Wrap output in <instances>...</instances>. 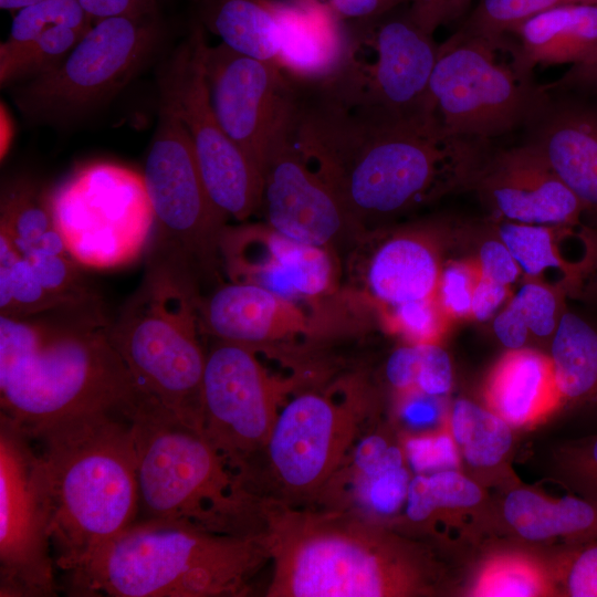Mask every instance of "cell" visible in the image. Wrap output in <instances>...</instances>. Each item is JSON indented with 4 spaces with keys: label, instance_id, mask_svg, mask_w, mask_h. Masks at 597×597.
<instances>
[{
    "label": "cell",
    "instance_id": "obj_1",
    "mask_svg": "<svg viewBox=\"0 0 597 597\" xmlns=\"http://www.w3.org/2000/svg\"><path fill=\"white\" fill-rule=\"evenodd\" d=\"M293 134L311 165L366 229L472 189L489 140L443 132L428 114L394 115L300 88Z\"/></svg>",
    "mask_w": 597,
    "mask_h": 597
},
{
    "label": "cell",
    "instance_id": "obj_2",
    "mask_svg": "<svg viewBox=\"0 0 597 597\" xmlns=\"http://www.w3.org/2000/svg\"><path fill=\"white\" fill-rule=\"evenodd\" d=\"M272 577L268 597H405L431 591L423 549L377 520L269 498L261 504Z\"/></svg>",
    "mask_w": 597,
    "mask_h": 597
},
{
    "label": "cell",
    "instance_id": "obj_3",
    "mask_svg": "<svg viewBox=\"0 0 597 597\" xmlns=\"http://www.w3.org/2000/svg\"><path fill=\"white\" fill-rule=\"evenodd\" d=\"M29 436L40 444L54 563L71 573L138 519L132 419L118 411H94Z\"/></svg>",
    "mask_w": 597,
    "mask_h": 597
},
{
    "label": "cell",
    "instance_id": "obj_4",
    "mask_svg": "<svg viewBox=\"0 0 597 597\" xmlns=\"http://www.w3.org/2000/svg\"><path fill=\"white\" fill-rule=\"evenodd\" d=\"M27 318L0 315L1 415L28 434L81 413L133 416L136 386L98 317Z\"/></svg>",
    "mask_w": 597,
    "mask_h": 597
},
{
    "label": "cell",
    "instance_id": "obj_5",
    "mask_svg": "<svg viewBox=\"0 0 597 597\" xmlns=\"http://www.w3.org/2000/svg\"><path fill=\"white\" fill-rule=\"evenodd\" d=\"M271 559L265 532L221 534L178 521L138 519L77 569L72 596L238 597Z\"/></svg>",
    "mask_w": 597,
    "mask_h": 597
},
{
    "label": "cell",
    "instance_id": "obj_6",
    "mask_svg": "<svg viewBox=\"0 0 597 597\" xmlns=\"http://www.w3.org/2000/svg\"><path fill=\"white\" fill-rule=\"evenodd\" d=\"M130 419L138 519L178 521L231 535L264 531L262 498L198 430L142 396Z\"/></svg>",
    "mask_w": 597,
    "mask_h": 597
},
{
    "label": "cell",
    "instance_id": "obj_7",
    "mask_svg": "<svg viewBox=\"0 0 597 597\" xmlns=\"http://www.w3.org/2000/svg\"><path fill=\"white\" fill-rule=\"evenodd\" d=\"M147 254L144 277L107 334L137 392L199 431L206 352L198 280L177 258Z\"/></svg>",
    "mask_w": 597,
    "mask_h": 597
},
{
    "label": "cell",
    "instance_id": "obj_8",
    "mask_svg": "<svg viewBox=\"0 0 597 597\" xmlns=\"http://www.w3.org/2000/svg\"><path fill=\"white\" fill-rule=\"evenodd\" d=\"M545 96L511 34L457 31L439 45L427 112L448 134L489 140L524 127Z\"/></svg>",
    "mask_w": 597,
    "mask_h": 597
},
{
    "label": "cell",
    "instance_id": "obj_9",
    "mask_svg": "<svg viewBox=\"0 0 597 597\" xmlns=\"http://www.w3.org/2000/svg\"><path fill=\"white\" fill-rule=\"evenodd\" d=\"M160 34L153 15L97 21L59 65L18 83L13 100L30 122L72 123L128 84L157 50Z\"/></svg>",
    "mask_w": 597,
    "mask_h": 597
},
{
    "label": "cell",
    "instance_id": "obj_10",
    "mask_svg": "<svg viewBox=\"0 0 597 597\" xmlns=\"http://www.w3.org/2000/svg\"><path fill=\"white\" fill-rule=\"evenodd\" d=\"M55 226L82 266L111 269L150 244L155 216L143 174L112 163L77 169L48 192Z\"/></svg>",
    "mask_w": 597,
    "mask_h": 597
},
{
    "label": "cell",
    "instance_id": "obj_11",
    "mask_svg": "<svg viewBox=\"0 0 597 597\" xmlns=\"http://www.w3.org/2000/svg\"><path fill=\"white\" fill-rule=\"evenodd\" d=\"M143 176L155 216L148 248L179 259L197 280L214 276L228 217L211 200L189 133L161 93Z\"/></svg>",
    "mask_w": 597,
    "mask_h": 597
},
{
    "label": "cell",
    "instance_id": "obj_12",
    "mask_svg": "<svg viewBox=\"0 0 597 597\" xmlns=\"http://www.w3.org/2000/svg\"><path fill=\"white\" fill-rule=\"evenodd\" d=\"M346 31L342 63L320 86L347 105L402 116L428 114V85L440 44L416 21L409 4L346 23Z\"/></svg>",
    "mask_w": 597,
    "mask_h": 597
},
{
    "label": "cell",
    "instance_id": "obj_13",
    "mask_svg": "<svg viewBox=\"0 0 597 597\" xmlns=\"http://www.w3.org/2000/svg\"><path fill=\"white\" fill-rule=\"evenodd\" d=\"M367 407L357 391L342 399L316 391L292 398L282 406L260 455L264 474L254 492L266 481L272 486L262 498L287 505L321 495L358 438Z\"/></svg>",
    "mask_w": 597,
    "mask_h": 597
},
{
    "label": "cell",
    "instance_id": "obj_14",
    "mask_svg": "<svg viewBox=\"0 0 597 597\" xmlns=\"http://www.w3.org/2000/svg\"><path fill=\"white\" fill-rule=\"evenodd\" d=\"M33 439L0 415V596L56 595L51 512Z\"/></svg>",
    "mask_w": 597,
    "mask_h": 597
},
{
    "label": "cell",
    "instance_id": "obj_15",
    "mask_svg": "<svg viewBox=\"0 0 597 597\" xmlns=\"http://www.w3.org/2000/svg\"><path fill=\"white\" fill-rule=\"evenodd\" d=\"M290 388L255 349L214 338L206 352L199 431L247 484Z\"/></svg>",
    "mask_w": 597,
    "mask_h": 597
},
{
    "label": "cell",
    "instance_id": "obj_16",
    "mask_svg": "<svg viewBox=\"0 0 597 597\" xmlns=\"http://www.w3.org/2000/svg\"><path fill=\"white\" fill-rule=\"evenodd\" d=\"M206 44L202 25H196L164 65L159 93L189 133L211 200L228 218L242 221L260 210L263 177L216 117L205 74Z\"/></svg>",
    "mask_w": 597,
    "mask_h": 597
},
{
    "label": "cell",
    "instance_id": "obj_17",
    "mask_svg": "<svg viewBox=\"0 0 597 597\" xmlns=\"http://www.w3.org/2000/svg\"><path fill=\"white\" fill-rule=\"evenodd\" d=\"M203 64L218 122L263 174L273 140L293 117L296 84L274 63L240 54L221 42L206 44Z\"/></svg>",
    "mask_w": 597,
    "mask_h": 597
},
{
    "label": "cell",
    "instance_id": "obj_18",
    "mask_svg": "<svg viewBox=\"0 0 597 597\" xmlns=\"http://www.w3.org/2000/svg\"><path fill=\"white\" fill-rule=\"evenodd\" d=\"M292 122L293 117L270 147L260 210L266 224L280 234L335 253L367 230L305 158L294 139Z\"/></svg>",
    "mask_w": 597,
    "mask_h": 597
},
{
    "label": "cell",
    "instance_id": "obj_19",
    "mask_svg": "<svg viewBox=\"0 0 597 597\" xmlns=\"http://www.w3.org/2000/svg\"><path fill=\"white\" fill-rule=\"evenodd\" d=\"M334 252L289 239L265 224L226 226L220 258L232 282L283 297H315L333 287Z\"/></svg>",
    "mask_w": 597,
    "mask_h": 597
},
{
    "label": "cell",
    "instance_id": "obj_20",
    "mask_svg": "<svg viewBox=\"0 0 597 597\" xmlns=\"http://www.w3.org/2000/svg\"><path fill=\"white\" fill-rule=\"evenodd\" d=\"M472 189L501 220L573 228L585 212L548 163L524 143L490 151Z\"/></svg>",
    "mask_w": 597,
    "mask_h": 597
},
{
    "label": "cell",
    "instance_id": "obj_21",
    "mask_svg": "<svg viewBox=\"0 0 597 597\" xmlns=\"http://www.w3.org/2000/svg\"><path fill=\"white\" fill-rule=\"evenodd\" d=\"M524 128V144L548 163L585 212L597 214V106L546 91Z\"/></svg>",
    "mask_w": 597,
    "mask_h": 597
},
{
    "label": "cell",
    "instance_id": "obj_22",
    "mask_svg": "<svg viewBox=\"0 0 597 597\" xmlns=\"http://www.w3.org/2000/svg\"><path fill=\"white\" fill-rule=\"evenodd\" d=\"M444 223H423L385 232L367 261L365 284L388 308L436 295L443 265Z\"/></svg>",
    "mask_w": 597,
    "mask_h": 597
},
{
    "label": "cell",
    "instance_id": "obj_23",
    "mask_svg": "<svg viewBox=\"0 0 597 597\" xmlns=\"http://www.w3.org/2000/svg\"><path fill=\"white\" fill-rule=\"evenodd\" d=\"M200 328L212 337L255 349L308 329L304 311L293 300L245 282L219 285L198 301Z\"/></svg>",
    "mask_w": 597,
    "mask_h": 597
},
{
    "label": "cell",
    "instance_id": "obj_24",
    "mask_svg": "<svg viewBox=\"0 0 597 597\" xmlns=\"http://www.w3.org/2000/svg\"><path fill=\"white\" fill-rule=\"evenodd\" d=\"M277 52L274 64L294 83L320 85L339 67L346 24L314 4L277 0Z\"/></svg>",
    "mask_w": 597,
    "mask_h": 597
},
{
    "label": "cell",
    "instance_id": "obj_25",
    "mask_svg": "<svg viewBox=\"0 0 597 597\" xmlns=\"http://www.w3.org/2000/svg\"><path fill=\"white\" fill-rule=\"evenodd\" d=\"M511 34L525 65L579 64L597 56V3H568L541 12Z\"/></svg>",
    "mask_w": 597,
    "mask_h": 597
},
{
    "label": "cell",
    "instance_id": "obj_26",
    "mask_svg": "<svg viewBox=\"0 0 597 597\" xmlns=\"http://www.w3.org/2000/svg\"><path fill=\"white\" fill-rule=\"evenodd\" d=\"M485 397L490 409L514 427L563 405L549 356L531 347L507 349L488 378Z\"/></svg>",
    "mask_w": 597,
    "mask_h": 597
},
{
    "label": "cell",
    "instance_id": "obj_27",
    "mask_svg": "<svg viewBox=\"0 0 597 597\" xmlns=\"http://www.w3.org/2000/svg\"><path fill=\"white\" fill-rule=\"evenodd\" d=\"M567 289L541 279H523L520 289L511 295L492 321V329L507 349L530 347V344L549 343L562 315L566 311Z\"/></svg>",
    "mask_w": 597,
    "mask_h": 597
},
{
    "label": "cell",
    "instance_id": "obj_28",
    "mask_svg": "<svg viewBox=\"0 0 597 597\" xmlns=\"http://www.w3.org/2000/svg\"><path fill=\"white\" fill-rule=\"evenodd\" d=\"M0 234L23 259L69 253L55 226L48 192L25 178L13 179L2 187Z\"/></svg>",
    "mask_w": 597,
    "mask_h": 597
},
{
    "label": "cell",
    "instance_id": "obj_29",
    "mask_svg": "<svg viewBox=\"0 0 597 597\" xmlns=\"http://www.w3.org/2000/svg\"><path fill=\"white\" fill-rule=\"evenodd\" d=\"M201 23L231 50L275 62L277 0H202Z\"/></svg>",
    "mask_w": 597,
    "mask_h": 597
},
{
    "label": "cell",
    "instance_id": "obj_30",
    "mask_svg": "<svg viewBox=\"0 0 597 597\" xmlns=\"http://www.w3.org/2000/svg\"><path fill=\"white\" fill-rule=\"evenodd\" d=\"M548 347L562 402H597V329L566 310Z\"/></svg>",
    "mask_w": 597,
    "mask_h": 597
},
{
    "label": "cell",
    "instance_id": "obj_31",
    "mask_svg": "<svg viewBox=\"0 0 597 597\" xmlns=\"http://www.w3.org/2000/svg\"><path fill=\"white\" fill-rule=\"evenodd\" d=\"M491 227L519 263L523 279L542 280L544 272L557 270L563 273L568 292H574L591 273L585 255L577 262H570L562 255L558 234L567 227L501 219H496Z\"/></svg>",
    "mask_w": 597,
    "mask_h": 597
},
{
    "label": "cell",
    "instance_id": "obj_32",
    "mask_svg": "<svg viewBox=\"0 0 597 597\" xmlns=\"http://www.w3.org/2000/svg\"><path fill=\"white\" fill-rule=\"evenodd\" d=\"M449 431L464 460L475 468L500 463L513 442L511 425L490 408L468 399L452 405Z\"/></svg>",
    "mask_w": 597,
    "mask_h": 597
},
{
    "label": "cell",
    "instance_id": "obj_33",
    "mask_svg": "<svg viewBox=\"0 0 597 597\" xmlns=\"http://www.w3.org/2000/svg\"><path fill=\"white\" fill-rule=\"evenodd\" d=\"M385 375L401 396L418 392L442 397L453 383L450 356L440 344L433 343H407L397 347L386 362Z\"/></svg>",
    "mask_w": 597,
    "mask_h": 597
},
{
    "label": "cell",
    "instance_id": "obj_34",
    "mask_svg": "<svg viewBox=\"0 0 597 597\" xmlns=\"http://www.w3.org/2000/svg\"><path fill=\"white\" fill-rule=\"evenodd\" d=\"M60 310L73 312L42 285L30 263L0 234V315L30 317Z\"/></svg>",
    "mask_w": 597,
    "mask_h": 597
},
{
    "label": "cell",
    "instance_id": "obj_35",
    "mask_svg": "<svg viewBox=\"0 0 597 597\" xmlns=\"http://www.w3.org/2000/svg\"><path fill=\"white\" fill-rule=\"evenodd\" d=\"M472 596L528 597L557 594L554 572L523 555H501L480 569L470 590Z\"/></svg>",
    "mask_w": 597,
    "mask_h": 597
},
{
    "label": "cell",
    "instance_id": "obj_36",
    "mask_svg": "<svg viewBox=\"0 0 597 597\" xmlns=\"http://www.w3.org/2000/svg\"><path fill=\"white\" fill-rule=\"evenodd\" d=\"M90 28L59 27L12 50L0 51V84L8 86L59 65Z\"/></svg>",
    "mask_w": 597,
    "mask_h": 597
},
{
    "label": "cell",
    "instance_id": "obj_37",
    "mask_svg": "<svg viewBox=\"0 0 597 597\" xmlns=\"http://www.w3.org/2000/svg\"><path fill=\"white\" fill-rule=\"evenodd\" d=\"M481 500L480 488L457 470L417 474L408 485L406 515L423 522L439 510L468 509Z\"/></svg>",
    "mask_w": 597,
    "mask_h": 597
},
{
    "label": "cell",
    "instance_id": "obj_38",
    "mask_svg": "<svg viewBox=\"0 0 597 597\" xmlns=\"http://www.w3.org/2000/svg\"><path fill=\"white\" fill-rule=\"evenodd\" d=\"M93 23L77 0H43L15 12L0 51L24 45L59 27L90 28Z\"/></svg>",
    "mask_w": 597,
    "mask_h": 597
},
{
    "label": "cell",
    "instance_id": "obj_39",
    "mask_svg": "<svg viewBox=\"0 0 597 597\" xmlns=\"http://www.w3.org/2000/svg\"><path fill=\"white\" fill-rule=\"evenodd\" d=\"M568 3H597V0H479L458 29L464 34H509L525 20Z\"/></svg>",
    "mask_w": 597,
    "mask_h": 597
},
{
    "label": "cell",
    "instance_id": "obj_40",
    "mask_svg": "<svg viewBox=\"0 0 597 597\" xmlns=\"http://www.w3.org/2000/svg\"><path fill=\"white\" fill-rule=\"evenodd\" d=\"M387 327L412 344H439L452 321L436 295L385 308Z\"/></svg>",
    "mask_w": 597,
    "mask_h": 597
},
{
    "label": "cell",
    "instance_id": "obj_41",
    "mask_svg": "<svg viewBox=\"0 0 597 597\" xmlns=\"http://www.w3.org/2000/svg\"><path fill=\"white\" fill-rule=\"evenodd\" d=\"M480 275L472 255L443 262L436 297L452 322L472 318L473 293Z\"/></svg>",
    "mask_w": 597,
    "mask_h": 597
},
{
    "label": "cell",
    "instance_id": "obj_42",
    "mask_svg": "<svg viewBox=\"0 0 597 597\" xmlns=\"http://www.w3.org/2000/svg\"><path fill=\"white\" fill-rule=\"evenodd\" d=\"M553 572L561 595L597 597V537L573 542Z\"/></svg>",
    "mask_w": 597,
    "mask_h": 597
},
{
    "label": "cell",
    "instance_id": "obj_43",
    "mask_svg": "<svg viewBox=\"0 0 597 597\" xmlns=\"http://www.w3.org/2000/svg\"><path fill=\"white\" fill-rule=\"evenodd\" d=\"M404 454L417 474L457 470L460 462L459 450L450 431L409 438L405 442Z\"/></svg>",
    "mask_w": 597,
    "mask_h": 597
},
{
    "label": "cell",
    "instance_id": "obj_44",
    "mask_svg": "<svg viewBox=\"0 0 597 597\" xmlns=\"http://www.w3.org/2000/svg\"><path fill=\"white\" fill-rule=\"evenodd\" d=\"M490 233L476 244L472 256L478 262L481 275L511 286L522 276V270L492 227Z\"/></svg>",
    "mask_w": 597,
    "mask_h": 597
},
{
    "label": "cell",
    "instance_id": "obj_45",
    "mask_svg": "<svg viewBox=\"0 0 597 597\" xmlns=\"http://www.w3.org/2000/svg\"><path fill=\"white\" fill-rule=\"evenodd\" d=\"M563 461L585 499L597 503V436L569 447Z\"/></svg>",
    "mask_w": 597,
    "mask_h": 597
},
{
    "label": "cell",
    "instance_id": "obj_46",
    "mask_svg": "<svg viewBox=\"0 0 597 597\" xmlns=\"http://www.w3.org/2000/svg\"><path fill=\"white\" fill-rule=\"evenodd\" d=\"M331 13L343 23L364 21L380 17L399 7L409 4L411 0H300Z\"/></svg>",
    "mask_w": 597,
    "mask_h": 597
},
{
    "label": "cell",
    "instance_id": "obj_47",
    "mask_svg": "<svg viewBox=\"0 0 597 597\" xmlns=\"http://www.w3.org/2000/svg\"><path fill=\"white\" fill-rule=\"evenodd\" d=\"M473 0H411L409 9L416 21L434 33L441 27L464 17Z\"/></svg>",
    "mask_w": 597,
    "mask_h": 597
},
{
    "label": "cell",
    "instance_id": "obj_48",
    "mask_svg": "<svg viewBox=\"0 0 597 597\" xmlns=\"http://www.w3.org/2000/svg\"><path fill=\"white\" fill-rule=\"evenodd\" d=\"M93 20L101 21L114 17L140 18L153 15L157 0H77Z\"/></svg>",
    "mask_w": 597,
    "mask_h": 597
},
{
    "label": "cell",
    "instance_id": "obj_49",
    "mask_svg": "<svg viewBox=\"0 0 597 597\" xmlns=\"http://www.w3.org/2000/svg\"><path fill=\"white\" fill-rule=\"evenodd\" d=\"M511 295V286L480 275L473 293L472 318L484 322L494 317Z\"/></svg>",
    "mask_w": 597,
    "mask_h": 597
},
{
    "label": "cell",
    "instance_id": "obj_50",
    "mask_svg": "<svg viewBox=\"0 0 597 597\" xmlns=\"http://www.w3.org/2000/svg\"><path fill=\"white\" fill-rule=\"evenodd\" d=\"M549 92L586 91L597 93V56L572 65L556 82L543 85Z\"/></svg>",
    "mask_w": 597,
    "mask_h": 597
},
{
    "label": "cell",
    "instance_id": "obj_51",
    "mask_svg": "<svg viewBox=\"0 0 597 597\" xmlns=\"http://www.w3.org/2000/svg\"><path fill=\"white\" fill-rule=\"evenodd\" d=\"M405 398L401 415L404 419L413 426L434 423L441 416L439 399L423 394H408Z\"/></svg>",
    "mask_w": 597,
    "mask_h": 597
},
{
    "label": "cell",
    "instance_id": "obj_52",
    "mask_svg": "<svg viewBox=\"0 0 597 597\" xmlns=\"http://www.w3.org/2000/svg\"><path fill=\"white\" fill-rule=\"evenodd\" d=\"M14 136V124L7 106L1 103L0 106V157L1 160L7 156Z\"/></svg>",
    "mask_w": 597,
    "mask_h": 597
},
{
    "label": "cell",
    "instance_id": "obj_53",
    "mask_svg": "<svg viewBox=\"0 0 597 597\" xmlns=\"http://www.w3.org/2000/svg\"><path fill=\"white\" fill-rule=\"evenodd\" d=\"M579 238L585 247V255L587 256L591 272L597 271V231L587 228L582 229Z\"/></svg>",
    "mask_w": 597,
    "mask_h": 597
},
{
    "label": "cell",
    "instance_id": "obj_54",
    "mask_svg": "<svg viewBox=\"0 0 597 597\" xmlns=\"http://www.w3.org/2000/svg\"><path fill=\"white\" fill-rule=\"evenodd\" d=\"M43 0H0V7L8 11H19L28 6L41 2Z\"/></svg>",
    "mask_w": 597,
    "mask_h": 597
}]
</instances>
